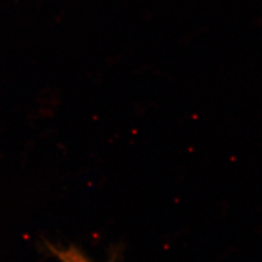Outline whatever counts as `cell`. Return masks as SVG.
Segmentation results:
<instances>
[{
  "label": "cell",
  "mask_w": 262,
  "mask_h": 262,
  "mask_svg": "<svg viewBox=\"0 0 262 262\" xmlns=\"http://www.w3.org/2000/svg\"><path fill=\"white\" fill-rule=\"evenodd\" d=\"M52 251L61 262H93L75 247H70L66 250H57L53 248Z\"/></svg>",
  "instance_id": "6da1fadb"
}]
</instances>
